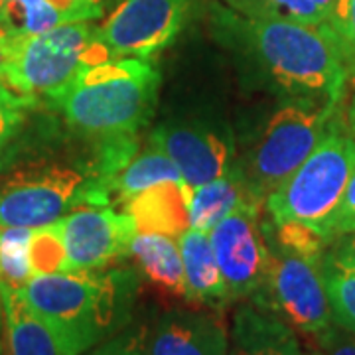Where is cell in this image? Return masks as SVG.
<instances>
[{
  "instance_id": "cell-7",
  "label": "cell",
  "mask_w": 355,
  "mask_h": 355,
  "mask_svg": "<svg viewBox=\"0 0 355 355\" xmlns=\"http://www.w3.org/2000/svg\"><path fill=\"white\" fill-rule=\"evenodd\" d=\"M268 247L266 275L253 294V304L282 320L292 330L320 338L334 326L322 265L288 253L270 241Z\"/></svg>"
},
{
  "instance_id": "cell-2",
  "label": "cell",
  "mask_w": 355,
  "mask_h": 355,
  "mask_svg": "<svg viewBox=\"0 0 355 355\" xmlns=\"http://www.w3.org/2000/svg\"><path fill=\"white\" fill-rule=\"evenodd\" d=\"M217 20L291 97L342 101L349 76L328 22L312 26L231 8L217 10Z\"/></svg>"
},
{
  "instance_id": "cell-5",
  "label": "cell",
  "mask_w": 355,
  "mask_h": 355,
  "mask_svg": "<svg viewBox=\"0 0 355 355\" xmlns=\"http://www.w3.org/2000/svg\"><path fill=\"white\" fill-rule=\"evenodd\" d=\"M111 60L91 22H69L32 34L14 36L2 83L36 103L48 99L79 73L81 67Z\"/></svg>"
},
{
  "instance_id": "cell-37",
  "label": "cell",
  "mask_w": 355,
  "mask_h": 355,
  "mask_svg": "<svg viewBox=\"0 0 355 355\" xmlns=\"http://www.w3.org/2000/svg\"><path fill=\"white\" fill-rule=\"evenodd\" d=\"M0 12H2V0H0Z\"/></svg>"
},
{
  "instance_id": "cell-6",
  "label": "cell",
  "mask_w": 355,
  "mask_h": 355,
  "mask_svg": "<svg viewBox=\"0 0 355 355\" xmlns=\"http://www.w3.org/2000/svg\"><path fill=\"white\" fill-rule=\"evenodd\" d=\"M338 121L342 119L336 101L292 97L280 105L239 164L254 198L266 203V198L291 178Z\"/></svg>"
},
{
  "instance_id": "cell-11",
  "label": "cell",
  "mask_w": 355,
  "mask_h": 355,
  "mask_svg": "<svg viewBox=\"0 0 355 355\" xmlns=\"http://www.w3.org/2000/svg\"><path fill=\"white\" fill-rule=\"evenodd\" d=\"M67 270H99L130 253L139 233L135 219L109 205L83 203L62 219Z\"/></svg>"
},
{
  "instance_id": "cell-13",
  "label": "cell",
  "mask_w": 355,
  "mask_h": 355,
  "mask_svg": "<svg viewBox=\"0 0 355 355\" xmlns=\"http://www.w3.org/2000/svg\"><path fill=\"white\" fill-rule=\"evenodd\" d=\"M223 320L203 310H170L146 330L140 355H229Z\"/></svg>"
},
{
  "instance_id": "cell-17",
  "label": "cell",
  "mask_w": 355,
  "mask_h": 355,
  "mask_svg": "<svg viewBox=\"0 0 355 355\" xmlns=\"http://www.w3.org/2000/svg\"><path fill=\"white\" fill-rule=\"evenodd\" d=\"M265 203L254 198L241 166H233L227 174L216 178L191 190L190 225L193 229L211 231L221 219L239 207H263Z\"/></svg>"
},
{
  "instance_id": "cell-8",
  "label": "cell",
  "mask_w": 355,
  "mask_h": 355,
  "mask_svg": "<svg viewBox=\"0 0 355 355\" xmlns=\"http://www.w3.org/2000/svg\"><path fill=\"white\" fill-rule=\"evenodd\" d=\"M97 176L60 164L30 166L0 186V227L36 229L93 202Z\"/></svg>"
},
{
  "instance_id": "cell-14",
  "label": "cell",
  "mask_w": 355,
  "mask_h": 355,
  "mask_svg": "<svg viewBox=\"0 0 355 355\" xmlns=\"http://www.w3.org/2000/svg\"><path fill=\"white\" fill-rule=\"evenodd\" d=\"M191 190L184 180L160 182L128 200L125 209L140 233H162L178 239L191 227Z\"/></svg>"
},
{
  "instance_id": "cell-25",
  "label": "cell",
  "mask_w": 355,
  "mask_h": 355,
  "mask_svg": "<svg viewBox=\"0 0 355 355\" xmlns=\"http://www.w3.org/2000/svg\"><path fill=\"white\" fill-rule=\"evenodd\" d=\"M28 257L34 277L67 270V253H65L64 231L60 219L50 225L32 229Z\"/></svg>"
},
{
  "instance_id": "cell-9",
  "label": "cell",
  "mask_w": 355,
  "mask_h": 355,
  "mask_svg": "<svg viewBox=\"0 0 355 355\" xmlns=\"http://www.w3.org/2000/svg\"><path fill=\"white\" fill-rule=\"evenodd\" d=\"M193 0H123L97 36L111 58L150 60L168 48L188 22Z\"/></svg>"
},
{
  "instance_id": "cell-3",
  "label": "cell",
  "mask_w": 355,
  "mask_h": 355,
  "mask_svg": "<svg viewBox=\"0 0 355 355\" xmlns=\"http://www.w3.org/2000/svg\"><path fill=\"white\" fill-rule=\"evenodd\" d=\"M158 87L160 73L150 60L111 58L81 67L50 103L83 135L127 137L153 116Z\"/></svg>"
},
{
  "instance_id": "cell-28",
  "label": "cell",
  "mask_w": 355,
  "mask_h": 355,
  "mask_svg": "<svg viewBox=\"0 0 355 355\" xmlns=\"http://www.w3.org/2000/svg\"><path fill=\"white\" fill-rule=\"evenodd\" d=\"M34 105L32 99L16 93L0 81V156L10 146V140L24 123L26 111Z\"/></svg>"
},
{
  "instance_id": "cell-32",
  "label": "cell",
  "mask_w": 355,
  "mask_h": 355,
  "mask_svg": "<svg viewBox=\"0 0 355 355\" xmlns=\"http://www.w3.org/2000/svg\"><path fill=\"white\" fill-rule=\"evenodd\" d=\"M331 265L355 270V231L334 239V247L328 249L326 259Z\"/></svg>"
},
{
  "instance_id": "cell-30",
  "label": "cell",
  "mask_w": 355,
  "mask_h": 355,
  "mask_svg": "<svg viewBox=\"0 0 355 355\" xmlns=\"http://www.w3.org/2000/svg\"><path fill=\"white\" fill-rule=\"evenodd\" d=\"M355 231V172L347 188H345V193H343L342 202L338 205L336 214L331 217L330 223V239L334 243V239L342 237V235H347V233H354Z\"/></svg>"
},
{
  "instance_id": "cell-29",
  "label": "cell",
  "mask_w": 355,
  "mask_h": 355,
  "mask_svg": "<svg viewBox=\"0 0 355 355\" xmlns=\"http://www.w3.org/2000/svg\"><path fill=\"white\" fill-rule=\"evenodd\" d=\"M144 334H146L144 326L128 324L125 330L119 331L116 336L105 340L99 345H95L93 349H89L87 354L83 355H140Z\"/></svg>"
},
{
  "instance_id": "cell-15",
  "label": "cell",
  "mask_w": 355,
  "mask_h": 355,
  "mask_svg": "<svg viewBox=\"0 0 355 355\" xmlns=\"http://www.w3.org/2000/svg\"><path fill=\"white\" fill-rule=\"evenodd\" d=\"M103 14V0H2L0 28L32 36L69 22H91Z\"/></svg>"
},
{
  "instance_id": "cell-36",
  "label": "cell",
  "mask_w": 355,
  "mask_h": 355,
  "mask_svg": "<svg viewBox=\"0 0 355 355\" xmlns=\"http://www.w3.org/2000/svg\"><path fill=\"white\" fill-rule=\"evenodd\" d=\"M229 355H239V352H235V349H229Z\"/></svg>"
},
{
  "instance_id": "cell-22",
  "label": "cell",
  "mask_w": 355,
  "mask_h": 355,
  "mask_svg": "<svg viewBox=\"0 0 355 355\" xmlns=\"http://www.w3.org/2000/svg\"><path fill=\"white\" fill-rule=\"evenodd\" d=\"M338 0H225L227 8L243 14H268L302 24H326Z\"/></svg>"
},
{
  "instance_id": "cell-35",
  "label": "cell",
  "mask_w": 355,
  "mask_h": 355,
  "mask_svg": "<svg viewBox=\"0 0 355 355\" xmlns=\"http://www.w3.org/2000/svg\"><path fill=\"white\" fill-rule=\"evenodd\" d=\"M2 328H4V310H2V298H0V354H2Z\"/></svg>"
},
{
  "instance_id": "cell-12",
  "label": "cell",
  "mask_w": 355,
  "mask_h": 355,
  "mask_svg": "<svg viewBox=\"0 0 355 355\" xmlns=\"http://www.w3.org/2000/svg\"><path fill=\"white\" fill-rule=\"evenodd\" d=\"M150 144L176 164L182 180L198 188L233 168L235 146L227 130L205 123H166L150 135Z\"/></svg>"
},
{
  "instance_id": "cell-1",
  "label": "cell",
  "mask_w": 355,
  "mask_h": 355,
  "mask_svg": "<svg viewBox=\"0 0 355 355\" xmlns=\"http://www.w3.org/2000/svg\"><path fill=\"white\" fill-rule=\"evenodd\" d=\"M132 268L36 275L20 288L65 355H83L130 324L139 296Z\"/></svg>"
},
{
  "instance_id": "cell-23",
  "label": "cell",
  "mask_w": 355,
  "mask_h": 355,
  "mask_svg": "<svg viewBox=\"0 0 355 355\" xmlns=\"http://www.w3.org/2000/svg\"><path fill=\"white\" fill-rule=\"evenodd\" d=\"M265 233L266 239L272 245H277L292 254H298L302 259H308L312 263H320V265L324 263L326 253L331 245L330 239L326 235H322L320 231L302 225V223H294V221L272 223L268 229L265 227Z\"/></svg>"
},
{
  "instance_id": "cell-19",
  "label": "cell",
  "mask_w": 355,
  "mask_h": 355,
  "mask_svg": "<svg viewBox=\"0 0 355 355\" xmlns=\"http://www.w3.org/2000/svg\"><path fill=\"white\" fill-rule=\"evenodd\" d=\"M4 331L10 355H65L53 334L26 302L20 288L0 280Z\"/></svg>"
},
{
  "instance_id": "cell-20",
  "label": "cell",
  "mask_w": 355,
  "mask_h": 355,
  "mask_svg": "<svg viewBox=\"0 0 355 355\" xmlns=\"http://www.w3.org/2000/svg\"><path fill=\"white\" fill-rule=\"evenodd\" d=\"M130 257L137 261L140 272L172 296L188 300L184 263L176 237L162 233H137L130 243Z\"/></svg>"
},
{
  "instance_id": "cell-26",
  "label": "cell",
  "mask_w": 355,
  "mask_h": 355,
  "mask_svg": "<svg viewBox=\"0 0 355 355\" xmlns=\"http://www.w3.org/2000/svg\"><path fill=\"white\" fill-rule=\"evenodd\" d=\"M324 280L330 296L334 324L355 336V270L324 261Z\"/></svg>"
},
{
  "instance_id": "cell-27",
  "label": "cell",
  "mask_w": 355,
  "mask_h": 355,
  "mask_svg": "<svg viewBox=\"0 0 355 355\" xmlns=\"http://www.w3.org/2000/svg\"><path fill=\"white\" fill-rule=\"evenodd\" d=\"M328 24L340 48L347 76L355 77V0H338Z\"/></svg>"
},
{
  "instance_id": "cell-16",
  "label": "cell",
  "mask_w": 355,
  "mask_h": 355,
  "mask_svg": "<svg viewBox=\"0 0 355 355\" xmlns=\"http://www.w3.org/2000/svg\"><path fill=\"white\" fill-rule=\"evenodd\" d=\"M178 245L184 263L188 302L216 308L229 304L227 286L217 265L209 231L190 227L178 237Z\"/></svg>"
},
{
  "instance_id": "cell-4",
  "label": "cell",
  "mask_w": 355,
  "mask_h": 355,
  "mask_svg": "<svg viewBox=\"0 0 355 355\" xmlns=\"http://www.w3.org/2000/svg\"><path fill=\"white\" fill-rule=\"evenodd\" d=\"M354 172L355 139L338 121L291 178L266 198L265 207L270 221L302 223L330 239L331 217Z\"/></svg>"
},
{
  "instance_id": "cell-10",
  "label": "cell",
  "mask_w": 355,
  "mask_h": 355,
  "mask_svg": "<svg viewBox=\"0 0 355 355\" xmlns=\"http://www.w3.org/2000/svg\"><path fill=\"white\" fill-rule=\"evenodd\" d=\"M259 207H239L209 231L229 302L253 298L263 284L270 247Z\"/></svg>"
},
{
  "instance_id": "cell-21",
  "label": "cell",
  "mask_w": 355,
  "mask_h": 355,
  "mask_svg": "<svg viewBox=\"0 0 355 355\" xmlns=\"http://www.w3.org/2000/svg\"><path fill=\"white\" fill-rule=\"evenodd\" d=\"M182 180L176 164L166 156L160 148L148 144L142 153H137L127 164L123 166L107 184L109 200L116 198L119 202L127 203L140 191L148 190L160 182Z\"/></svg>"
},
{
  "instance_id": "cell-34",
  "label": "cell",
  "mask_w": 355,
  "mask_h": 355,
  "mask_svg": "<svg viewBox=\"0 0 355 355\" xmlns=\"http://www.w3.org/2000/svg\"><path fill=\"white\" fill-rule=\"evenodd\" d=\"M347 123H349V130H352L355 139V95L352 99V105H349V111H347Z\"/></svg>"
},
{
  "instance_id": "cell-31",
  "label": "cell",
  "mask_w": 355,
  "mask_h": 355,
  "mask_svg": "<svg viewBox=\"0 0 355 355\" xmlns=\"http://www.w3.org/2000/svg\"><path fill=\"white\" fill-rule=\"evenodd\" d=\"M320 355H355V336L340 326H331L318 338Z\"/></svg>"
},
{
  "instance_id": "cell-33",
  "label": "cell",
  "mask_w": 355,
  "mask_h": 355,
  "mask_svg": "<svg viewBox=\"0 0 355 355\" xmlns=\"http://www.w3.org/2000/svg\"><path fill=\"white\" fill-rule=\"evenodd\" d=\"M10 48H12V34H8L6 30L0 28V81H2V73L10 55Z\"/></svg>"
},
{
  "instance_id": "cell-24",
  "label": "cell",
  "mask_w": 355,
  "mask_h": 355,
  "mask_svg": "<svg viewBox=\"0 0 355 355\" xmlns=\"http://www.w3.org/2000/svg\"><path fill=\"white\" fill-rule=\"evenodd\" d=\"M30 237L32 229L28 227H0V280L16 288L34 277L28 257Z\"/></svg>"
},
{
  "instance_id": "cell-18",
  "label": "cell",
  "mask_w": 355,
  "mask_h": 355,
  "mask_svg": "<svg viewBox=\"0 0 355 355\" xmlns=\"http://www.w3.org/2000/svg\"><path fill=\"white\" fill-rule=\"evenodd\" d=\"M233 349L239 355H308L296 330L257 306H243L233 322Z\"/></svg>"
}]
</instances>
